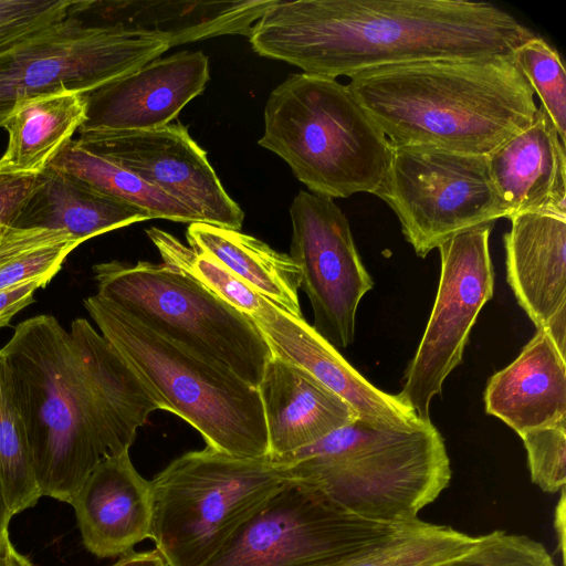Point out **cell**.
<instances>
[{"instance_id":"12","label":"cell","mask_w":566,"mask_h":566,"mask_svg":"<svg viewBox=\"0 0 566 566\" xmlns=\"http://www.w3.org/2000/svg\"><path fill=\"white\" fill-rule=\"evenodd\" d=\"M493 226L461 232L438 249L441 270L436 301L420 344L397 396L423 422L451 371L462 361L480 311L493 296L494 271L489 250Z\"/></svg>"},{"instance_id":"32","label":"cell","mask_w":566,"mask_h":566,"mask_svg":"<svg viewBox=\"0 0 566 566\" xmlns=\"http://www.w3.org/2000/svg\"><path fill=\"white\" fill-rule=\"evenodd\" d=\"M432 566H555L539 542L518 534L494 531L478 536L465 552Z\"/></svg>"},{"instance_id":"39","label":"cell","mask_w":566,"mask_h":566,"mask_svg":"<svg viewBox=\"0 0 566 566\" xmlns=\"http://www.w3.org/2000/svg\"><path fill=\"white\" fill-rule=\"evenodd\" d=\"M565 488L560 490V499L558 501L555 514V528L558 537V547L562 552V558H565Z\"/></svg>"},{"instance_id":"13","label":"cell","mask_w":566,"mask_h":566,"mask_svg":"<svg viewBox=\"0 0 566 566\" xmlns=\"http://www.w3.org/2000/svg\"><path fill=\"white\" fill-rule=\"evenodd\" d=\"M291 258L300 266L313 328L334 347L355 337L356 313L374 282L356 249L346 216L331 198L301 190L290 208Z\"/></svg>"},{"instance_id":"33","label":"cell","mask_w":566,"mask_h":566,"mask_svg":"<svg viewBox=\"0 0 566 566\" xmlns=\"http://www.w3.org/2000/svg\"><path fill=\"white\" fill-rule=\"evenodd\" d=\"M533 483L556 493L566 483V420L520 434Z\"/></svg>"},{"instance_id":"24","label":"cell","mask_w":566,"mask_h":566,"mask_svg":"<svg viewBox=\"0 0 566 566\" xmlns=\"http://www.w3.org/2000/svg\"><path fill=\"white\" fill-rule=\"evenodd\" d=\"M86 118V96L72 90L17 101L0 124L8 133L0 169L15 174L42 171L69 144Z\"/></svg>"},{"instance_id":"7","label":"cell","mask_w":566,"mask_h":566,"mask_svg":"<svg viewBox=\"0 0 566 566\" xmlns=\"http://www.w3.org/2000/svg\"><path fill=\"white\" fill-rule=\"evenodd\" d=\"M286 481L283 465L206 447L151 480V539L167 566H205Z\"/></svg>"},{"instance_id":"36","label":"cell","mask_w":566,"mask_h":566,"mask_svg":"<svg viewBox=\"0 0 566 566\" xmlns=\"http://www.w3.org/2000/svg\"><path fill=\"white\" fill-rule=\"evenodd\" d=\"M40 287H44L41 282L29 281L0 289V327L8 326L18 312L33 303V293Z\"/></svg>"},{"instance_id":"9","label":"cell","mask_w":566,"mask_h":566,"mask_svg":"<svg viewBox=\"0 0 566 566\" xmlns=\"http://www.w3.org/2000/svg\"><path fill=\"white\" fill-rule=\"evenodd\" d=\"M169 41L104 20L95 1L70 12L0 55V124L24 97L72 90L87 95L158 59Z\"/></svg>"},{"instance_id":"14","label":"cell","mask_w":566,"mask_h":566,"mask_svg":"<svg viewBox=\"0 0 566 566\" xmlns=\"http://www.w3.org/2000/svg\"><path fill=\"white\" fill-rule=\"evenodd\" d=\"M86 148L128 169L189 208L200 222L240 230L244 213L180 123L146 130L78 129Z\"/></svg>"},{"instance_id":"2","label":"cell","mask_w":566,"mask_h":566,"mask_svg":"<svg viewBox=\"0 0 566 566\" xmlns=\"http://www.w3.org/2000/svg\"><path fill=\"white\" fill-rule=\"evenodd\" d=\"M535 34L465 0H273L249 36L261 56L336 78L418 61L512 55Z\"/></svg>"},{"instance_id":"25","label":"cell","mask_w":566,"mask_h":566,"mask_svg":"<svg viewBox=\"0 0 566 566\" xmlns=\"http://www.w3.org/2000/svg\"><path fill=\"white\" fill-rule=\"evenodd\" d=\"M186 239L190 248L218 261L265 298L303 316L298 300L301 270L290 254L239 230L205 222L190 223Z\"/></svg>"},{"instance_id":"3","label":"cell","mask_w":566,"mask_h":566,"mask_svg":"<svg viewBox=\"0 0 566 566\" xmlns=\"http://www.w3.org/2000/svg\"><path fill=\"white\" fill-rule=\"evenodd\" d=\"M346 86L392 145L478 156L530 126L538 109L513 54L384 66Z\"/></svg>"},{"instance_id":"29","label":"cell","mask_w":566,"mask_h":566,"mask_svg":"<svg viewBox=\"0 0 566 566\" xmlns=\"http://www.w3.org/2000/svg\"><path fill=\"white\" fill-rule=\"evenodd\" d=\"M0 488L10 518L33 507L41 493L34 476L23 419L0 350Z\"/></svg>"},{"instance_id":"34","label":"cell","mask_w":566,"mask_h":566,"mask_svg":"<svg viewBox=\"0 0 566 566\" xmlns=\"http://www.w3.org/2000/svg\"><path fill=\"white\" fill-rule=\"evenodd\" d=\"M74 0H0V55L70 12Z\"/></svg>"},{"instance_id":"35","label":"cell","mask_w":566,"mask_h":566,"mask_svg":"<svg viewBox=\"0 0 566 566\" xmlns=\"http://www.w3.org/2000/svg\"><path fill=\"white\" fill-rule=\"evenodd\" d=\"M35 176L0 169V224L12 223L32 190Z\"/></svg>"},{"instance_id":"23","label":"cell","mask_w":566,"mask_h":566,"mask_svg":"<svg viewBox=\"0 0 566 566\" xmlns=\"http://www.w3.org/2000/svg\"><path fill=\"white\" fill-rule=\"evenodd\" d=\"M273 0L97 1L101 15L114 23L166 38L170 48L219 35L250 36Z\"/></svg>"},{"instance_id":"18","label":"cell","mask_w":566,"mask_h":566,"mask_svg":"<svg viewBox=\"0 0 566 566\" xmlns=\"http://www.w3.org/2000/svg\"><path fill=\"white\" fill-rule=\"evenodd\" d=\"M256 388L272 460L359 419L340 396L301 367L273 354Z\"/></svg>"},{"instance_id":"11","label":"cell","mask_w":566,"mask_h":566,"mask_svg":"<svg viewBox=\"0 0 566 566\" xmlns=\"http://www.w3.org/2000/svg\"><path fill=\"white\" fill-rule=\"evenodd\" d=\"M402 524L352 515L289 480L205 566H332Z\"/></svg>"},{"instance_id":"16","label":"cell","mask_w":566,"mask_h":566,"mask_svg":"<svg viewBox=\"0 0 566 566\" xmlns=\"http://www.w3.org/2000/svg\"><path fill=\"white\" fill-rule=\"evenodd\" d=\"M209 78V60L201 51L158 57L85 95L87 118L81 128L120 132L165 126L203 92Z\"/></svg>"},{"instance_id":"31","label":"cell","mask_w":566,"mask_h":566,"mask_svg":"<svg viewBox=\"0 0 566 566\" xmlns=\"http://www.w3.org/2000/svg\"><path fill=\"white\" fill-rule=\"evenodd\" d=\"M513 59L566 143V72L559 53L535 34L513 52Z\"/></svg>"},{"instance_id":"26","label":"cell","mask_w":566,"mask_h":566,"mask_svg":"<svg viewBox=\"0 0 566 566\" xmlns=\"http://www.w3.org/2000/svg\"><path fill=\"white\" fill-rule=\"evenodd\" d=\"M48 166L72 175L94 189L142 210L149 219L159 218L189 224L200 222L181 202L113 160L86 148L76 138H72Z\"/></svg>"},{"instance_id":"15","label":"cell","mask_w":566,"mask_h":566,"mask_svg":"<svg viewBox=\"0 0 566 566\" xmlns=\"http://www.w3.org/2000/svg\"><path fill=\"white\" fill-rule=\"evenodd\" d=\"M271 353L311 374L346 400L360 420L401 431L420 429L421 421L397 395L385 392L369 382L303 316H295L262 297L259 311L250 317Z\"/></svg>"},{"instance_id":"6","label":"cell","mask_w":566,"mask_h":566,"mask_svg":"<svg viewBox=\"0 0 566 566\" xmlns=\"http://www.w3.org/2000/svg\"><path fill=\"white\" fill-rule=\"evenodd\" d=\"M259 145L280 156L312 193L375 195L392 144L336 78L297 73L270 94Z\"/></svg>"},{"instance_id":"19","label":"cell","mask_w":566,"mask_h":566,"mask_svg":"<svg viewBox=\"0 0 566 566\" xmlns=\"http://www.w3.org/2000/svg\"><path fill=\"white\" fill-rule=\"evenodd\" d=\"M566 143L542 106L533 123L486 156L507 218L527 212L566 216Z\"/></svg>"},{"instance_id":"4","label":"cell","mask_w":566,"mask_h":566,"mask_svg":"<svg viewBox=\"0 0 566 566\" xmlns=\"http://www.w3.org/2000/svg\"><path fill=\"white\" fill-rule=\"evenodd\" d=\"M272 461L284 467L289 480L316 490L338 509L390 524L418 520L452 474L432 422L401 431L357 419Z\"/></svg>"},{"instance_id":"37","label":"cell","mask_w":566,"mask_h":566,"mask_svg":"<svg viewBox=\"0 0 566 566\" xmlns=\"http://www.w3.org/2000/svg\"><path fill=\"white\" fill-rule=\"evenodd\" d=\"M0 566H34L27 556L19 553L13 546L10 539L9 525L0 531Z\"/></svg>"},{"instance_id":"10","label":"cell","mask_w":566,"mask_h":566,"mask_svg":"<svg viewBox=\"0 0 566 566\" xmlns=\"http://www.w3.org/2000/svg\"><path fill=\"white\" fill-rule=\"evenodd\" d=\"M375 196L392 209L421 258L461 232L507 218L486 156L429 145H392L388 174Z\"/></svg>"},{"instance_id":"5","label":"cell","mask_w":566,"mask_h":566,"mask_svg":"<svg viewBox=\"0 0 566 566\" xmlns=\"http://www.w3.org/2000/svg\"><path fill=\"white\" fill-rule=\"evenodd\" d=\"M84 306L161 410L188 422L209 448L239 458L269 455L256 387L160 336L98 294L85 298Z\"/></svg>"},{"instance_id":"21","label":"cell","mask_w":566,"mask_h":566,"mask_svg":"<svg viewBox=\"0 0 566 566\" xmlns=\"http://www.w3.org/2000/svg\"><path fill=\"white\" fill-rule=\"evenodd\" d=\"M484 403L518 436L566 420V357L545 329L489 379Z\"/></svg>"},{"instance_id":"22","label":"cell","mask_w":566,"mask_h":566,"mask_svg":"<svg viewBox=\"0 0 566 566\" xmlns=\"http://www.w3.org/2000/svg\"><path fill=\"white\" fill-rule=\"evenodd\" d=\"M148 219L142 210L46 166L36 174L32 190L11 224L61 230L84 242Z\"/></svg>"},{"instance_id":"20","label":"cell","mask_w":566,"mask_h":566,"mask_svg":"<svg viewBox=\"0 0 566 566\" xmlns=\"http://www.w3.org/2000/svg\"><path fill=\"white\" fill-rule=\"evenodd\" d=\"M506 275L536 328L566 311V216L527 212L510 218Z\"/></svg>"},{"instance_id":"28","label":"cell","mask_w":566,"mask_h":566,"mask_svg":"<svg viewBox=\"0 0 566 566\" xmlns=\"http://www.w3.org/2000/svg\"><path fill=\"white\" fill-rule=\"evenodd\" d=\"M81 243L61 230L0 224V289L29 281L45 286Z\"/></svg>"},{"instance_id":"38","label":"cell","mask_w":566,"mask_h":566,"mask_svg":"<svg viewBox=\"0 0 566 566\" xmlns=\"http://www.w3.org/2000/svg\"><path fill=\"white\" fill-rule=\"evenodd\" d=\"M112 566H167L160 553L155 548L149 552H129Z\"/></svg>"},{"instance_id":"1","label":"cell","mask_w":566,"mask_h":566,"mask_svg":"<svg viewBox=\"0 0 566 566\" xmlns=\"http://www.w3.org/2000/svg\"><path fill=\"white\" fill-rule=\"evenodd\" d=\"M23 419L41 496L71 504L105 458L129 451L161 410L151 391L85 318L20 323L0 349Z\"/></svg>"},{"instance_id":"17","label":"cell","mask_w":566,"mask_h":566,"mask_svg":"<svg viewBox=\"0 0 566 566\" xmlns=\"http://www.w3.org/2000/svg\"><path fill=\"white\" fill-rule=\"evenodd\" d=\"M82 541L97 557L122 556L151 537V481L135 469L129 451L103 459L71 502Z\"/></svg>"},{"instance_id":"40","label":"cell","mask_w":566,"mask_h":566,"mask_svg":"<svg viewBox=\"0 0 566 566\" xmlns=\"http://www.w3.org/2000/svg\"><path fill=\"white\" fill-rule=\"evenodd\" d=\"M10 521H11V518L9 517V515L7 513V509L4 505V501H3V496H2V492H1V488H0V531L4 526H8Z\"/></svg>"},{"instance_id":"27","label":"cell","mask_w":566,"mask_h":566,"mask_svg":"<svg viewBox=\"0 0 566 566\" xmlns=\"http://www.w3.org/2000/svg\"><path fill=\"white\" fill-rule=\"evenodd\" d=\"M476 539L418 518L332 566H432L465 552Z\"/></svg>"},{"instance_id":"30","label":"cell","mask_w":566,"mask_h":566,"mask_svg":"<svg viewBox=\"0 0 566 566\" xmlns=\"http://www.w3.org/2000/svg\"><path fill=\"white\" fill-rule=\"evenodd\" d=\"M146 234L158 250L163 263L193 279L248 317L259 311L263 296L218 261L159 228L151 227Z\"/></svg>"},{"instance_id":"8","label":"cell","mask_w":566,"mask_h":566,"mask_svg":"<svg viewBox=\"0 0 566 566\" xmlns=\"http://www.w3.org/2000/svg\"><path fill=\"white\" fill-rule=\"evenodd\" d=\"M97 294L160 336L258 387L271 349L255 323L165 263L93 266Z\"/></svg>"}]
</instances>
